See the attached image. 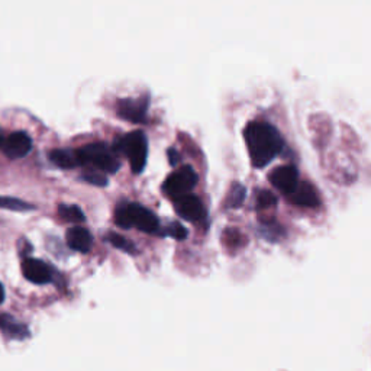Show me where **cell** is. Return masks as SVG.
<instances>
[{
  "mask_svg": "<svg viewBox=\"0 0 371 371\" xmlns=\"http://www.w3.org/2000/svg\"><path fill=\"white\" fill-rule=\"evenodd\" d=\"M161 235H169V237H171V238H174L177 241H183V240L188 238L189 232L181 223L173 222V223H170L167 226V229L164 232H161Z\"/></svg>",
  "mask_w": 371,
  "mask_h": 371,
  "instance_id": "44dd1931",
  "label": "cell"
},
{
  "mask_svg": "<svg viewBox=\"0 0 371 371\" xmlns=\"http://www.w3.org/2000/svg\"><path fill=\"white\" fill-rule=\"evenodd\" d=\"M80 178L91 186H96V188H105V186H108V177L99 170H87L82 174Z\"/></svg>",
  "mask_w": 371,
  "mask_h": 371,
  "instance_id": "ffe728a7",
  "label": "cell"
},
{
  "mask_svg": "<svg viewBox=\"0 0 371 371\" xmlns=\"http://www.w3.org/2000/svg\"><path fill=\"white\" fill-rule=\"evenodd\" d=\"M58 215L61 216V219H64L70 223H74V225L83 223L86 221L84 212L76 204H65V203L60 204L58 206Z\"/></svg>",
  "mask_w": 371,
  "mask_h": 371,
  "instance_id": "9a60e30c",
  "label": "cell"
},
{
  "mask_svg": "<svg viewBox=\"0 0 371 371\" xmlns=\"http://www.w3.org/2000/svg\"><path fill=\"white\" fill-rule=\"evenodd\" d=\"M289 199L301 207H318L320 204L319 196L313 186L308 181H299L297 188L289 195Z\"/></svg>",
  "mask_w": 371,
  "mask_h": 371,
  "instance_id": "7c38bea8",
  "label": "cell"
},
{
  "mask_svg": "<svg viewBox=\"0 0 371 371\" xmlns=\"http://www.w3.org/2000/svg\"><path fill=\"white\" fill-rule=\"evenodd\" d=\"M67 245L77 252H89L93 245V237L90 230L84 226H72L65 234Z\"/></svg>",
  "mask_w": 371,
  "mask_h": 371,
  "instance_id": "8fae6325",
  "label": "cell"
},
{
  "mask_svg": "<svg viewBox=\"0 0 371 371\" xmlns=\"http://www.w3.org/2000/svg\"><path fill=\"white\" fill-rule=\"evenodd\" d=\"M270 183L277 190L290 195L299 184V171L294 166H280L270 173Z\"/></svg>",
  "mask_w": 371,
  "mask_h": 371,
  "instance_id": "ba28073f",
  "label": "cell"
},
{
  "mask_svg": "<svg viewBox=\"0 0 371 371\" xmlns=\"http://www.w3.org/2000/svg\"><path fill=\"white\" fill-rule=\"evenodd\" d=\"M280 229H282L280 225H277V223H274L271 221H266L261 225L263 237L266 240H268V241H275L278 237H280V235H278V232H280Z\"/></svg>",
  "mask_w": 371,
  "mask_h": 371,
  "instance_id": "7402d4cb",
  "label": "cell"
},
{
  "mask_svg": "<svg viewBox=\"0 0 371 371\" xmlns=\"http://www.w3.org/2000/svg\"><path fill=\"white\" fill-rule=\"evenodd\" d=\"M113 151L128 157L134 174L143 173L148 160V139L143 131H134L115 141Z\"/></svg>",
  "mask_w": 371,
  "mask_h": 371,
  "instance_id": "277c9868",
  "label": "cell"
},
{
  "mask_svg": "<svg viewBox=\"0 0 371 371\" xmlns=\"http://www.w3.org/2000/svg\"><path fill=\"white\" fill-rule=\"evenodd\" d=\"M4 300H5V289L2 285H0V304H2Z\"/></svg>",
  "mask_w": 371,
  "mask_h": 371,
  "instance_id": "cb8c5ba5",
  "label": "cell"
},
{
  "mask_svg": "<svg viewBox=\"0 0 371 371\" xmlns=\"http://www.w3.org/2000/svg\"><path fill=\"white\" fill-rule=\"evenodd\" d=\"M0 209H8V211H31L34 209L32 204L23 202L16 197H9V196H0Z\"/></svg>",
  "mask_w": 371,
  "mask_h": 371,
  "instance_id": "ac0fdd59",
  "label": "cell"
},
{
  "mask_svg": "<svg viewBox=\"0 0 371 371\" xmlns=\"http://www.w3.org/2000/svg\"><path fill=\"white\" fill-rule=\"evenodd\" d=\"M4 151L8 158L18 160L27 157L32 150V139L27 132H13L11 134L4 143Z\"/></svg>",
  "mask_w": 371,
  "mask_h": 371,
  "instance_id": "9c48e42d",
  "label": "cell"
},
{
  "mask_svg": "<svg viewBox=\"0 0 371 371\" xmlns=\"http://www.w3.org/2000/svg\"><path fill=\"white\" fill-rule=\"evenodd\" d=\"M4 143H5V138H4L2 129H0V148H2V147H4Z\"/></svg>",
  "mask_w": 371,
  "mask_h": 371,
  "instance_id": "d4e9b609",
  "label": "cell"
},
{
  "mask_svg": "<svg viewBox=\"0 0 371 371\" xmlns=\"http://www.w3.org/2000/svg\"><path fill=\"white\" fill-rule=\"evenodd\" d=\"M167 155H169V162H170V164H171L173 167H176V166L178 164V161H180V155H178V152H177L174 148H170L169 152H167Z\"/></svg>",
  "mask_w": 371,
  "mask_h": 371,
  "instance_id": "603a6c76",
  "label": "cell"
},
{
  "mask_svg": "<svg viewBox=\"0 0 371 371\" xmlns=\"http://www.w3.org/2000/svg\"><path fill=\"white\" fill-rule=\"evenodd\" d=\"M106 241L115 247L118 248L126 254H136V247L132 241H129L128 238L119 235V234H115V232H109V234L106 235Z\"/></svg>",
  "mask_w": 371,
  "mask_h": 371,
  "instance_id": "e0dca14e",
  "label": "cell"
},
{
  "mask_svg": "<svg viewBox=\"0 0 371 371\" xmlns=\"http://www.w3.org/2000/svg\"><path fill=\"white\" fill-rule=\"evenodd\" d=\"M173 202H174L176 212L180 218L189 221V222H199L204 219L206 209L197 196L188 193V195L174 199Z\"/></svg>",
  "mask_w": 371,
  "mask_h": 371,
  "instance_id": "8992f818",
  "label": "cell"
},
{
  "mask_svg": "<svg viewBox=\"0 0 371 371\" xmlns=\"http://www.w3.org/2000/svg\"><path fill=\"white\" fill-rule=\"evenodd\" d=\"M115 222L124 229L135 226L145 234H160L158 218L139 203L129 202L119 204L115 211Z\"/></svg>",
  "mask_w": 371,
  "mask_h": 371,
  "instance_id": "7a4b0ae2",
  "label": "cell"
},
{
  "mask_svg": "<svg viewBox=\"0 0 371 371\" xmlns=\"http://www.w3.org/2000/svg\"><path fill=\"white\" fill-rule=\"evenodd\" d=\"M0 330L8 334L9 337L18 339L30 337V330L25 327V325L18 322L9 315H0Z\"/></svg>",
  "mask_w": 371,
  "mask_h": 371,
  "instance_id": "5bb4252c",
  "label": "cell"
},
{
  "mask_svg": "<svg viewBox=\"0 0 371 371\" xmlns=\"http://www.w3.org/2000/svg\"><path fill=\"white\" fill-rule=\"evenodd\" d=\"M148 110V98H136V99H121L116 103V112L119 118L129 121L132 124H143L145 121Z\"/></svg>",
  "mask_w": 371,
  "mask_h": 371,
  "instance_id": "52a82bcc",
  "label": "cell"
},
{
  "mask_svg": "<svg viewBox=\"0 0 371 371\" xmlns=\"http://www.w3.org/2000/svg\"><path fill=\"white\" fill-rule=\"evenodd\" d=\"M245 196H247V189L244 188V186L240 183H234L230 186V190L226 199L228 207H232V209L241 207L245 200Z\"/></svg>",
  "mask_w": 371,
  "mask_h": 371,
  "instance_id": "2e32d148",
  "label": "cell"
},
{
  "mask_svg": "<svg viewBox=\"0 0 371 371\" xmlns=\"http://www.w3.org/2000/svg\"><path fill=\"white\" fill-rule=\"evenodd\" d=\"M277 204V196L273 192L268 190H260L255 197V206L259 211H267L270 207H274Z\"/></svg>",
  "mask_w": 371,
  "mask_h": 371,
  "instance_id": "d6986e66",
  "label": "cell"
},
{
  "mask_svg": "<svg viewBox=\"0 0 371 371\" xmlns=\"http://www.w3.org/2000/svg\"><path fill=\"white\" fill-rule=\"evenodd\" d=\"M249 158L255 169H263L282 152L283 138L271 124L251 122L244 131Z\"/></svg>",
  "mask_w": 371,
  "mask_h": 371,
  "instance_id": "6da1fadb",
  "label": "cell"
},
{
  "mask_svg": "<svg viewBox=\"0 0 371 371\" xmlns=\"http://www.w3.org/2000/svg\"><path fill=\"white\" fill-rule=\"evenodd\" d=\"M22 271L27 280L35 285H46L53 280V271L48 264L38 259H25L22 263Z\"/></svg>",
  "mask_w": 371,
  "mask_h": 371,
  "instance_id": "30bf717a",
  "label": "cell"
},
{
  "mask_svg": "<svg viewBox=\"0 0 371 371\" xmlns=\"http://www.w3.org/2000/svg\"><path fill=\"white\" fill-rule=\"evenodd\" d=\"M76 152L80 166L93 167L95 170L109 174H115L121 169V161L118 158V154L113 151V148H110L103 143L87 144L79 148Z\"/></svg>",
  "mask_w": 371,
  "mask_h": 371,
  "instance_id": "3957f363",
  "label": "cell"
},
{
  "mask_svg": "<svg viewBox=\"0 0 371 371\" xmlns=\"http://www.w3.org/2000/svg\"><path fill=\"white\" fill-rule=\"evenodd\" d=\"M197 173L192 166H184L176 171H173L167 180L162 184V190L171 197L173 200L190 193L197 184Z\"/></svg>",
  "mask_w": 371,
  "mask_h": 371,
  "instance_id": "5b68a950",
  "label": "cell"
},
{
  "mask_svg": "<svg viewBox=\"0 0 371 371\" xmlns=\"http://www.w3.org/2000/svg\"><path fill=\"white\" fill-rule=\"evenodd\" d=\"M50 160L53 164L63 170H72L80 166L77 152L73 150H54L50 152Z\"/></svg>",
  "mask_w": 371,
  "mask_h": 371,
  "instance_id": "4fadbf2b",
  "label": "cell"
}]
</instances>
